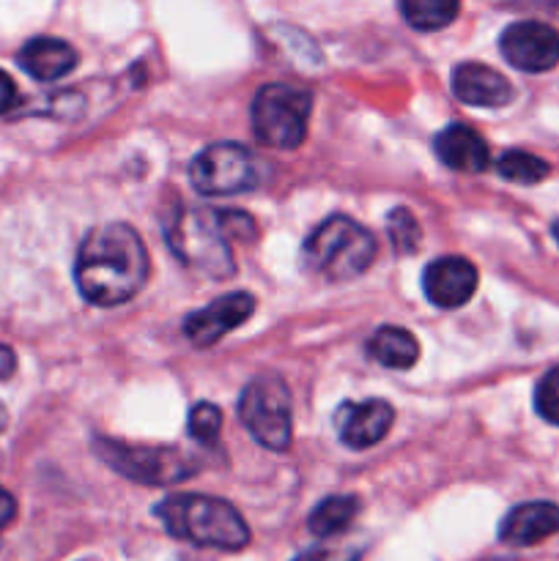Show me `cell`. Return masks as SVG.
Masks as SVG:
<instances>
[{"mask_svg":"<svg viewBox=\"0 0 559 561\" xmlns=\"http://www.w3.org/2000/svg\"><path fill=\"white\" fill-rule=\"evenodd\" d=\"M151 263L140 233L126 222L88 230L75 257V283L93 307H118L135 299L146 285Z\"/></svg>","mask_w":559,"mask_h":561,"instance_id":"cell-1","label":"cell"},{"mask_svg":"<svg viewBox=\"0 0 559 561\" xmlns=\"http://www.w3.org/2000/svg\"><path fill=\"white\" fill-rule=\"evenodd\" d=\"M168 250L186 268L208 279H228L236 274L230 241L250 244L255 239V219L233 208H208L175 203L162 219Z\"/></svg>","mask_w":559,"mask_h":561,"instance_id":"cell-2","label":"cell"},{"mask_svg":"<svg viewBox=\"0 0 559 561\" xmlns=\"http://www.w3.org/2000/svg\"><path fill=\"white\" fill-rule=\"evenodd\" d=\"M153 515L162 520L168 535L197 548L241 551L250 542V526L241 518L239 510L225 499L203 496V493H175V496L162 499Z\"/></svg>","mask_w":559,"mask_h":561,"instance_id":"cell-3","label":"cell"},{"mask_svg":"<svg viewBox=\"0 0 559 561\" xmlns=\"http://www.w3.org/2000/svg\"><path fill=\"white\" fill-rule=\"evenodd\" d=\"M376 261V239L351 217H329L307 236L301 266L327 283H349Z\"/></svg>","mask_w":559,"mask_h":561,"instance_id":"cell-4","label":"cell"},{"mask_svg":"<svg viewBox=\"0 0 559 561\" xmlns=\"http://www.w3.org/2000/svg\"><path fill=\"white\" fill-rule=\"evenodd\" d=\"M241 425L252 433L261 447L272 453H285L294 436V411H290V389L277 373H261L244 387L239 398Z\"/></svg>","mask_w":559,"mask_h":561,"instance_id":"cell-5","label":"cell"},{"mask_svg":"<svg viewBox=\"0 0 559 561\" xmlns=\"http://www.w3.org/2000/svg\"><path fill=\"white\" fill-rule=\"evenodd\" d=\"M312 96L301 88L269 82L252 99V131L269 148L294 151L305 142Z\"/></svg>","mask_w":559,"mask_h":561,"instance_id":"cell-6","label":"cell"},{"mask_svg":"<svg viewBox=\"0 0 559 561\" xmlns=\"http://www.w3.org/2000/svg\"><path fill=\"white\" fill-rule=\"evenodd\" d=\"M93 449L110 469L140 485H173L197 474L195 458L175 447H135L115 438H96Z\"/></svg>","mask_w":559,"mask_h":561,"instance_id":"cell-7","label":"cell"},{"mask_svg":"<svg viewBox=\"0 0 559 561\" xmlns=\"http://www.w3.org/2000/svg\"><path fill=\"white\" fill-rule=\"evenodd\" d=\"M190 181L201 195H241L261 184V162L239 142H214L190 164Z\"/></svg>","mask_w":559,"mask_h":561,"instance_id":"cell-8","label":"cell"},{"mask_svg":"<svg viewBox=\"0 0 559 561\" xmlns=\"http://www.w3.org/2000/svg\"><path fill=\"white\" fill-rule=\"evenodd\" d=\"M504 60L518 71L540 75L559 64V31L537 20H521L504 27L499 38Z\"/></svg>","mask_w":559,"mask_h":561,"instance_id":"cell-9","label":"cell"},{"mask_svg":"<svg viewBox=\"0 0 559 561\" xmlns=\"http://www.w3.org/2000/svg\"><path fill=\"white\" fill-rule=\"evenodd\" d=\"M252 312H255V299L250 294H244V290L225 294L208 301L203 310L190 312L184 318V337L197 348H208V345L219 343L225 334L239 329L241 323L250 321Z\"/></svg>","mask_w":559,"mask_h":561,"instance_id":"cell-10","label":"cell"},{"mask_svg":"<svg viewBox=\"0 0 559 561\" xmlns=\"http://www.w3.org/2000/svg\"><path fill=\"white\" fill-rule=\"evenodd\" d=\"M477 279L480 274L475 263L460 255H444L422 272V290L438 310H458L475 296Z\"/></svg>","mask_w":559,"mask_h":561,"instance_id":"cell-11","label":"cell"},{"mask_svg":"<svg viewBox=\"0 0 559 561\" xmlns=\"http://www.w3.org/2000/svg\"><path fill=\"white\" fill-rule=\"evenodd\" d=\"M395 420V411L387 400H362V403H343L334 414L340 442L349 449L376 447L389 433Z\"/></svg>","mask_w":559,"mask_h":561,"instance_id":"cell-12","label":"cell"},{"mask_svg":"<svg viewBox=\"0 0 559 561\" xmlns=\"http://www.w3.org/2000/svg\"><path fill=\"white\" fill-rule=\"evenodd\" d=\"M453 93L464 104L486 110L504 107V104L513 102L515 96L507 77L499 75L491 66L471 64V60H466V64L455 66L453 69Z\"/></svg>","mask_w":559,"mask_h":561,"instance_id":"cell-13","label":"cell"},{"mask_svg":"<svg viewBox=\"0 0 559 561\" xmlns=\"http://www.w3.org/2000/svg\"><path fill=\"white\" fill-rule=\"evenodd\" d=\"M559 531V507L554 502H526L510 510L499 526L504 546L529 548Z\"/></svg>","mask_w":559,"mask_h":561,"instance_id":"cell-14","label":"cell"},{"mask_svg":"<svg viewBox=\"0 0 559 561\" xmlns=\"http://www.w3.org/2000/svg\"><path fill=\"white\" fill-rule=\"evenodd\" d=\"M433 151L447 164L449 170L458 173H482L491 164V151L488 142L482 140L480 131H475L466 124H449L433 137Z\"/></svg>","mask_w":559,"mask_h":561,"instance_id":"cell-15","label":"cell"},{"mask_svg":"<svg viewBox=\"0 0 559 561\" xmlns=\"http://www.w3.org/2000/svg\"><path fill=\"white\" fill-rule=\"evenodd\" d=\"M16 64H20L33 80L53 82V80H60V77H66L71 69H75L77 53L71 44L64 42V38L38 36V38H31V42L20 49Z\"/></svg>","mask_w":559,"mask_h":561,"instance_id":"cell-16","label":"cell"},{"mask_svg":"<svg viewBox=\"0 0 559 561\" xmlns=\"http://www.w3.org/2000/svg\"><path fill=\"white\" fill-rule=\"evenodd\" d=\"M367 354L384 367L392 370H409L420 359V343L411 332L400 327H381L367 340Z\"/></svg>","mask_w":559,"mask_h":561,"instance_id":"cell-17","label":"cell"},{"mask_svg":"<svg viewBox=\"0 0 559 561\" xmlns=\"http://www.w3.org/2000/svg\"><path fill=\"white\" fill-rule=\"evenodd\" d=\"M360 515V499L356 496H329L318 504L307 518V526L316 537H334L349 529Z\"/></svg>","mask_w":559,"mask_h":561,"instance_id":"cell-18","label":"cell"},{"mask_svg":"<svg viewBox=\"0 0 559 561\" xmlns=\"http://www.w3.org/2000/svg\"><path fill=\"white\" fill-rule=\"evenodd\" d=\"M460 5L453 0H403L400 14L414 31H442L458 16Z\"/></svg>","mask_w":559,"mask_h":561,"instance_id":"cell-19","label":"cell"},{"mask_svg":"<svg viewBox=\"0 0 559 561\" xmlns=\"http://www.w3.org/2000/svg\"><path fill=\"white\" fill-rule=\"evenodd\" d=\"M497 173L502 175L504 181H510V184L532 186L540 184V181L551 173V168H548V162H543L540 157H535V153L513 148V151H504L502 157H499Z\"/></svg>","mask_w":559,"mask_h":561,"instance_id":"cell-20","label":"cell"},{"mask_svg":"<svg viewBox=\"0 0 559 561\" xmlns=\"http://www.w3.org/2000/svg\"><path fill=\"white\" fill-rule=\"evenodd\" d=\"M387 233H389V241H392L395 252H400V255H409V252L420 250L422 230H420V222H417V217L409 211V208H392V211H389Z\"/></svg>","mask_w":559,"mask_h":561,"instance_id":"cell-21","label":"cell"},{"mask_svg":"<svg viewBox=\"0 0 559 561\" xmlns=\"http://www.w3.org/2000/svg\"><path fill=\"white\" fill-rule=\"evenodd\" d=\"M186 431L197 444H217L219 431H223V411L212 403H195L186 416Z\"/></svg>","mask_w":559,"mask_h":561,"instance_id":"cell-22","label":"cell"},{"mask_svg":"<svg viewBox=\"0 0 559 561\" xmlns=\"http://www.w3.org/2000/svg\"><path fill=\"white\" fill-rule=\"evenodd\" d=\"M535 411L548 425L559 427V367L548 370L535 387Z\"/></svg>","mask_w":559,"mask_h":561,"instance_id":"cell-23","label":"cell"},{"mask_svg":"<svg viewBox=\"0 0 559 561\" xmlns=\"http://www.w3.org/2000/svg\"><path fill=\"white\" fill-rule=\"evenodd\" d=\"M360 553L356 551H329V548H318V551L301 553L299 559L294 561H356Z\"/></svg>","mask_w":559,"mask_h":561,"instance_id":"cell-24","label":"cell"},{"mask_svg":"<svg viewBox=\"0 0 559 561\" xmlns=\"http://www.w3.org/2000/svg\"><path fill=\"white\" fill-rule=\"evenodd\" d=\"M16 99H20V93H16L14 80L0 69V115L9 113V110L16 104Z\"/></svg>","mask_w":559,"mask_h":561,"instance_id":"cell-25","label":"cell"},{"mask_svg":"<svg viewBox=\"0 0 559 561\" xmlns=\"http://www.w3.org/2000/svg\"><path fill=\"white\" fill-rule=\"evenodd\" d=\"M16 518V502L5 488H0V535H3L5 526Z\"/></svg>","mask_w":559,"mask_h":561,"instance_id":"cell-26","label":"cell"},{"mask_svg":"<svg viewBox=\"0 0 559 561\" xmlns=\"http://www.w3.org/2000/svg\"><path fill=\"white\" fill-rule=\"evenodd\" d=\"M14 370H16L14 351H11L9 345H0V381H5V378L14 376Z\"/></svg>","mask_w":559,"mask_h":561,"instance_id":"cell-27","label":"cell"},{"mask_svg":"<svg viewBox=\"0 0 559 561\" xmlns=\"http://www.w3.org/2000/svg\"><path fill=\"white\" fill-rule=\"evenodd\" d=\"M5 422H9V414H5V409H3V405H0V431H3V427H5Z\"/></svg>","mask_w":559,"mask_h":561,"instance_id":"cell-28","label":"cell"},{"mask_svg":"<svg viewBox=\"0 0 559 561\" xmlns=\"http://www.w3.org/2000/svg\"><path fill=\"white\" fill-rule=\"evenodd\" d=\"M554 239H557V244H559V219H557V222H554Z\"/></svg>","mask_w":559,"mask_h":561,"instance_id":"cell-29","label":"cell"}]
</instances>
